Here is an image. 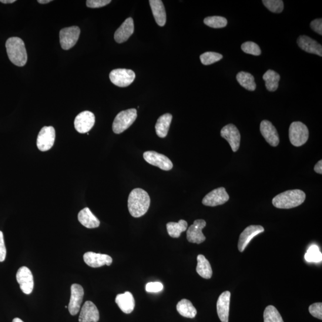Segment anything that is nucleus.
<instances>
[{
	"mask_svg": "<svg viewBox=\"0 0 322 322\" xmlns=\"http://www.w3.org/2000/svg\"><path fill=\"white\" fill-rule=\"evenodd\" d=\"M150 204L149 194L140 188L133 189L130 193L128 208L132 216L139 218L144 216L148 211Z\"/></svg>",
	"mask_w": 322,
	"mask_h": 322,
	"instance_id": "obj_1",
	"label": "nucleus"
},
{
	"mask_svg": "<svg viewBox=\"0 0 322 322\" xmlns=\"http://www.w3.org/2000/svg\"><path fill=\"white\" fill-rule=\"evenodd\" d=\"M306 195L303 190L294 189L287 190L275 196L272 204L279 209H291L300 206L304 202Z\"/></svg>",
	"mask_w": 322,
	"mask_h": 322,
	"instance_id": "obj_2",
	"label": "nucleus"
},
{
	"mask_svg": "<svg viewBox=\"0 0 322 322\" xmlns=\"http://www.w3.org/2000/svg\"><path fill=\"white\" fill-rule=\"evenodd\" d=\"M7 53L10 60L13 64L22 67L25 66L28 60L25 43L21 38L11 37L6 43Z\"/></svg>",
	"mask_w": 322,
	"mask_h": 322,
	"instance_id": "obj_3",
	"label": "nucleus"
},
{
	"mask_svg": "<svg viewBox=\"0 0 322 322\" xmlns=\"http://www.w3.org/2000/svg\"><path fill=\"white\" fill-rule=\"evenodd\" d=\"M137 117V113L136 109H130L120 112L113 120V132L115 134L123 133L132 125Z\"/></svg>",
	"mask_w": 322,
	"mask_h": 322,
	"instance_id": "obj_4",
	"label": "nucleus"
},
{
	"mask_svg": "<svg viewBox=\"0 0 322 322\" xmlns=\"http://www.w3.org/2000/svg\"><path fill=\"white\" fill-rule=\"evenodd\" d=\"M289 137L292 145L296 147L301 146L307 142L309 131L303 123L294 122L290 127Z\"/></svg>",
	"mask_w": 322,
	"mask_h": 322,
	"instance_id": "obj_5",
	"label": "nucleus"
},
{
	"mask_svg": "<svg viewBox=\"0 0 322 322\" xmlns=\"http://www.w3.org/2000/svg\"><path fill=\"white\" fill-rule=\"evenodd\" d=\"M80 29L78 26H73L63 28L60 31V43L62 48L68 50L76 45L79 37Z\"/></svg>",
	"mask_w": 322,
	"mask_h": 322,
	"instance_id": "obj_6",
	"label": "nucleus"
},
{
	"mask_svg": "<svg viewBox=\"0 0 322 322\" xmlns=\"http://www.w3.org/2000/svg\"><path fill=\"white\" fill-rule=\"evenodd\" d=\"M136 78V74L132 70L116 69L112 70L109 78L114 85L119 87H126L132 84Z\"/></svg>",
	"mask_w": 322,
	"mask_h": 322,
	"instance_id": "obj_7",
	"label": "nucleus"
},
{
	"mask_svg": "<svg viewBox=\"0 0 322 322\" xmlns=\"http://www.w3.org/2000/svg\"><path fill=\"white\" fill-rule=\"evenodd\" d=\"M56 139V132L52 126L44 127L40 130L36 140L38 148L42 152H46L52 149Z\"/></svg>",
	"mask_w": 322,
	"mask_h": 322,
	"instance_id": "obj_8",
	"label": "nucleus"
},
{
	"mask_svg": "<svg viewBox=\"0 0 322 322\" xmlns=\"http://www.w3.org/2000/svg\"><path fill=\"white\" fill-rule=\"evenodd\" d=\"M143 157L147 163L161 170L170 171L173 169V163L169 157L155 151H147L143 153Z\"/></svg>",
	"mask_w": 322,
	"mask_h": 322,
	"instance_id": "obj_9",
	"label": "nucleus"
},
{
	"mask_svg": "<svg viewBox=\"0 0 322 322\" xmlns=\"http://www.w3.org/2000/svg\"><path fill=\"white\" fill-rule=\"evenodd\" d=\"M16 279L23 293L29 295L32 293L34 281L29 268L25 266L20 268L16 273Z\"/></svg>",
	"mask_w": 322,
	"mask_h": 322,
	"instance_id": "obj_10",
	"label": "nucleus"
},
{
	"mask_svg": "<svg viewBox=\"0 0 322 322\" xmlns=\"http://www.w3.org/2000/svg\"><path fill=\"white\" fill-rule=\"evenodd\" d=\"M229 199V196L224 187H219L211 191L204 197L203 204L209 207H216L225 204Z\"/></svg>",
	"mask_w": 322,
	"mask_h": 322,
	"instance_id": "obj_11",
	"label": "nucleus"
},
{
	"mask_svg": "<svg viewBox=\"0 0 322 322\" xmlns=\"http://www.w3.org/2000/svg\"><path fill=\"white\" fill-rule=\"evenodd\" d=\"M95 124V116L90 111L80 112L76 116L74 126L79 133H87L93 128Z\"/></svg>",
	"mask_w": 322,
	"mask_h": 322,
	"instance_id": "obj_12",
	"label": "nucleus"
},
{
	"mask_svg": "<svg viewBox=\"0 0 322 322\" xmlns=\"http://www.w3.org/2000/svg\"><path fill=\"white\" fill-rule=\"evenodd\" d=\"M221 136L229 143L233 152H236L239 148L240 134L237 127L232 124H228L221 130Z\"/></svg>",
	"mask_w": 322,
	"mask_h": 322,
	"instance_id": "obj_13",
	"label": "nucleus"
},
{
	"mask_svg": "<svg viewBox=\"0 0 322 322\" xmlns=\"http://www.w3.org/2000/svg\"><path fill=\"white\" fill-rule=\"evenodd\" d=\"M207 225L206 221L199 219L194 221L187 231V239L190 243L200 244L206 240L203 229Z\"/></svg>",
	"mask_w": 322,
	"mask_h": 322,
	"instance_id": "obj_14",
	"label": "nucleus"
},
{
	"mask_svg": "<svg viewBox=\"0 0 322 322\" xmlns=\"http://www.w3.org/2000/svg\"><path fill=\"white\" fill-rule=\"evenodd\" d=\"M70 291H71V295H70L68 305V310L70 314L75 316L80 310L85 291L82 286L76 284L72 285Z\"/></svg>",
	"mask_w": 322,
	"mask_h": 322,
	"instance_id": "obj_15",
	"label": "nucleus"
},
{
	"mask_svg": "<svg viewBox=\"0 0 322 322\" xmlns=\"http://www.w3.org/2000/svg\"><path fill=\"white\" fill-rule=\"evenodd\" d=\"M264 231V227L260 225H251L247 227L240 234L238 241V250L240 253L244 252L250 241L255 236Z\"/></svg>",
	"mask_w": 322,
	"mask_h": 322,
	"instance_id": "obj_16",
	"label": "nucleus"
},
{
	"mask_svg": "<svg viewBox=\"0 0 322 322\" xmlns=\"http://www.w3.org/2000/svg\"><path fill=\"white\" fill-rule=\"evenodd\" d=\"M84 260L89 266L98 268L106 265L110 266L112 263L111 257L106 254H97L93 252H87L84 255Z\"/></svg>",
	"mask_w": 322,
	"mask_h": 322,
	"instance_id": "obj_17",
	"label": "nucleus"
},
{
	"mask_svg": "<svg viewBox=\"0 0 322 322\" xmlns=\"http://www.w3.org/2000/svg\"><path fill=\"white\" fill-rule=\"evenodd\" d=\"M260 132L266 142L271 146L276 147L279 145V134L272 123L267 120H263L260 124Z\"/></svg>",
	"mask_w": 322,
	"mask_h": 322,
	"instance_id": "obj_18",
	"label": "nucleus"
},
{
	"mask_svg": "<svg viewBox=\"0 0 322 322\" xmlns=\"http://www.w3.org/2000/svg\"><path fill=\"white\" fill-rule=\"evenodd\" d=\"M230 296V292L225 291L220 295L218 299L217 311L221 322H229Z\"/></svg>",
	"mask_w": 322,
	"mask_h": 322,
	"instance_id": "obj_19",
	"label": "nucleus"
},
{
	"mask_svg": "<svg viewBox=\"0 0 322 322\" xmlns=\"http://www.w3.org/2000/svg\"><path fill=\"white\" fill-rule=\"evenodd\" d=\"M99 318V311L96 305L92 301H86L80 310L79 322H97Z\"/></svg>",
	"mask_w": 322,
	"mask_h": 322,
	"instance_id": "obj_20",
	"label": "nucleus"
},
{
	"mask_svg": "<svg viewBox=\"0 0 322 322\" xmlns=\"http://www.w3.org/2000/svg\"><path fill=\"white\" fill-rule=\"evenodd\" d=\"M297 44L300 48L307 53L322 56V47L314 39L306 35H301L297 39Z\"/></svg>",
	"mask_w": 322,
	"mask_h": 322,
	"instance_id": "obj_21",
	"label": "nucleus"
},
{
	"mask_svg": "<svg viewBox=\"0 0 322 322\" xmlns=\"http://www.w3.org/2000/svg\"><path fill=\"white\" fill-rule=\"evenodd\" d=\"M134 30V21L132 18L127 19L119 28L116 30L114 38L116 43H123L128 40Z\"/></svg>",
	"mask_w": 322,
	"mask_h": 322,
	"instance_id": "obj_22",
	"label": "nucleus"
},
{
	"mask_svg": "<svg viewBox=\"0 0 322 322\" xmlns=\"http://www.w3.org/2000/svg\"><path fill=\"white\" fill-rule=\"evenodd\" d=\"M115 303L124 313L130 314L135 307V300L130 292L116 295Z\"/></svg>",
	"mask_w": 322,
	"mask_h": 322,
	"instance_id": "obj_23",
	"label": "nucleus"
},
{
	"mask_svg": "<svg viewBox=\"0 0 322 322\" xmlns=\"http://www.w3.org/2000/svg\"><path fill=\"white\" fill-rule=\"evenodd\" d=\"M149 4L157 24L160 26L165 25L167 15L163 2L160 0H150Z\"/></svg>",
	"mask_w": 322,
	"mask_h": 322,
	"instance_id": "obj_24",
	"label": "nucleus"
},
{
	"mask_svg": "<svg viewBox=\"0 0 322 322\" xmlns=\"http://www.w3.org/2000/svg\"><path fill=\"white\" fill-rule=\"evenodd\" d=\"M78 219L83 226L88 229H95L100 226V221L89 208H85L79 211Z\"/></svg>",
	"mask_w": 322,
	"mask_h": 322,
	"instance_id": "obj_25",
	"label": "nucleus"
},
{
	"mask_svg": "<svg viewBox=\"0 0 322 322\" xmlns=\"http://www.w3.org/2000/svg\"><path fill=\"white\" fill-rule=\"evenodd\" d=\"M172 119L173 116L170 113H166L159 117L155 125L156 133L157 136L160 137V138H165L167 136L168 133H169Z\"/></svg>",
	"mask_w": 322,
	"mask_h": 322,
	"instance_id": "obj_26",
	"label": "nucleus"
},
{
	"mask_svg": "<svg viewBox=\"0 0 322 322\" xmlns=\"http://www.w3.org/2000/svg\"><path fill=\"white\" fill-rule=\"evenodd\" d=\"M197 273L204 279H211L213 276V270L209 261L203 255H199L197 257Z\"/></svg>",
	"mask_w": 322,
	"mask_h": 322,
	"instance_id": "obj_27",
	"label": "nucleus"
},
{
	"mask_svg": "<svg viewBox=\"0 0 322 322\" xmlns=\"http://www.w3.org/2000/svg\"><path fill=\"white\" fill-rule=\"evenodd\" d=\"M177 310L184 317L193 318L195 317L197 310L189 300L183 299L177 304Z\"/></svg>",
	"mask_w": 322,
	"mask_h": 322,
	"instance_id": "obj_28",
	"label": "nucleus"
},
{
	"mask_svg": "<svg viewBox=\"0 0 322 322\" xmlns=\"http://www.w3.org/2000/svg\"><path fill=\"white\" fill-rule=\"evenodd\" d=\"M263 78L265 83H266L265 85H266L268 91L275 92L277 90L280 79V76L279 73L274 71L273 70H268L264 73Z\"/></svg>",
	"mask_w": 322,
	"mask_h": 322,
	"instance_id": "obj_29",
	"label": "nucleus"
},
{
	"mask_svg": "<svg viewBox=\"0 0 322 322\" xmlns=\"http://www.w3.org/2000/svg\"><path fill=\"white\" fill-rule=\"evenodd\" d=\"M236 79L239 85L248 91L253 92L256 89L254 77L251 73L242 71L237 73Z\"/></svg>",
	"mask_w": 322,
	"mask_h": 322,
	"instance_id": "obj_30",
	"label": "nucleus"
},
{
	"mask_svg": "<svg viewBox=\"0 0 322 322\" xmlns=\"http://www.w3.org/2000/svg\"><path fill=\"white\" fill-rule=\"evenodd\" d=\"M187 229V223L184 220H180L178 223L170 222L167 224L168 233L173 238L179 237L181 234Z\"/></svg>",
	"mask_w": 322,
	"mask_h": 322,
	"instance_id": "obj_31",
	"label": "nucleus"
},
{
	"mask_svg": "<svg viewBox=\"0 0 322 322\" xmlns=\"http://www.w3.org/2000/svg\"><path fill=\"white\" fill-rule=\"evenodd\" d=\"M264 322H284L279 311L273 306H268L264 311Z\"/></svg>",
	"mask_w": 322,
	"mask_h": 322,
	"instance_id": "obj_32",
	"label": "nucleus"
},
{
	"mask_svg": "<svg viewBox=\"0 0 322 322\" xmlns=\"http://www.w3.org/2000/svg\"><path fill=\"white\" fill-rule=\"evenodd\" d=\"M305 260L308 263H320L322 260V255L319 248L316 245H313L308 248L307 253L305 254Z\"/></svg>",
	"mask_w": 322,
	"mask_h": 322,
	"instance_id": "obj_33",
	"label": "nucleus"
},
{
	"mask_svg": "<svg viewBox=\"0 0 322 322\" xmlns=\"http://www.w3.org/2000/svg\"><path fill=\"white\" fill-rule=\"evenodd\" d=\"M205 24L213 28H223L227 25L225 18L221 16H210L204 19Z\"/></svg>",
	"mask_w": 322,
	"mask_h": 322,
	"instance_id": "obj_34",
	"label": "nucleus"
},
{
	"mask_svg": "<svg viewBox=\"0 0 322 322\" xmlns=\"http://www.w3.org/2000/svg\"><path fill=\"white\" fill-rule=\"evenodd\" d=\"M223 56L220 53L216 52H208L202 54L200 56L201 62L204 65H210L213 63L220 61Z\"/></svg>",
	"mask_w": 322,
	"mask_h": 322,
	"instance_id": "obj_35",
	"label": "nucleus"
},
{
	"mask_svg": "<svg viewBox=\"0 0 322 322\" xmlns=\"http://www.w3.org/2000/svg\"><path fill=\"white\" fill-rule=\"evenodd\" d=\"M263 5L271 12L280 13L283 11L284 5L281 0H263Z\"/></svg>",
	"mask_w": 322,
	"mask_h": 322,
	"instance_id": "obj_36",
	"label": "nucleus"
},
{
	"mask_svg": "<svg viewBox=\"0 0 322 322\" xmlns=\"http://www.w3.org/2000/svg\"><path fill=\"white\" fill-rule=\"evenodd\" d=\"M243 51L246 53L250 54L254 56H260L261 54V50L259 46L256 43L251 42L244 43L241 46Z\"/></svg>",
	"mask_w": 322,
	"mask_h": 322,
	"instance_id": "obj_37",
	"label": "nucleus"
},
{
	"mask_svg": "<svg viewBox=\"0 0 322 322\" xmlns=\"http://www.w3.org/2000/svg\"><path fill=\"white\" fill-rule=\"evenodd\" d=\"M310 313L314 317L322 319V303H316L311 304L308 308Z\"/></svg>",
	"mask_w": 322,
	"mask_h": 322,
	"instance_id": "obj_38",
	"label": "nucleus"
},
{
	"mask_svg": "<svg viewBox=\"0 0 322 322\" xmlns=\"http://www.w3.org/2000/svg\"><path fill=\"white\" fill-rule=\"evenodd\" d=\"M110 0H87L86 5L88 8L96 9L102 8L110 4Z\"/></svg>",
	"mask_w": 322,
	"mask_h": 322,
	"instance_id": "obj_39",
	"label": "nucleus"
},
{
	"mask_svg": "<svg viewBox=\"0 0 322 322\" xmlns=\"http://www.w3.org/2000/svg\"><path fill=\"white\" fill-rule=\"evenodd\" d=\"M163 290V285L159 281L155 283H149L147 284L146 286V290L147 293H159Z\"/></svg>",
	"mask_w": 322,
	"mask_h": 322,
	"instance_id": "obj_40",
	"label": "nucleus"
},
{
	"mask_svg": "<svg viewBox=\"0 0 322 322\" xmlns=\"http://www.w3.org/2000/svg\"><path fill=\"white\" fill-rule=\"evenodd\" d=\"M6 257V248L5 246L4 236L2 231H0V262H3Z\"/></svg>",
	"mask_w": 322,
	"mask_h": 322,
	"instance_id": "obj_41",
	"label": "nucleus"
},
{
	"mask_svg": "<svg viewBox=\"0 0 322 322\" xmlns=\"http://www.w3.org/2000/svg\"><path fill=\"white\" fill-rule=\"evenodd\" d=\"M310 27L314 32L320 35H322V19H317L314 20L310 23Z\"/></svg>",
	"mask_w": 322,
	"mask_h": 322,
	"instance_id": "obj_42",
	"label": "nucleus"
},
{
	"mask_svg": "<svg viewBox=\"0 0 322 322\" xmlns=\"http://www.w3.org/2000/svg\"><path fill=\"white\" fill-rule=\"evenodd\" d=\"M314 170L318 174H322V160H320L314 166Z\"/></svg>",
	"mask_w": 322,
	"mask_h": 322,
	"instance_id": "obj_43",
	"label": "nucleus"
},
{
	"mask_svg": "<svg viewBox=\"0 0 322 322\" xmlns=\"http://www.w3.org/2000/svg\"><path fill=\"white\" fill-rule=\"evenodd\" d=\"M0 2L3 3V4H12L16 1L15 0H0Z\"/></svg>",
	"mask_w": 322,
	"mask_h": 322,
	"instance_id": "obj_44",
	"label": "nucleus"
},
{
	"mask_svg": "<svg viewBox=\"0 0 322 322\" xmlns=\"http://www.w3.org/2000/svg\"><path fill=\"white\" fill-rule=\"evenodd\" d=\"M39 4H42V5H45V4H48V3H49L50 2H52V0H38V1H37Z\"/></svg>",
	"mask_w": 322,
	"mask_h": 322,
	"instance_id": "obj_45",
	"label": "nucleus"
},
{
	"mask_svg": "<svg viewBox=\"0 0 322 322\" xmlns=\"http://www.w3.org/2000/svg\"><path fill=\"white\" fill-rule=\"evenodd\" d=\"M12 322H24L19 318H15L13 320Z\"/></svg>",
	"mask_w": 322,
	"mask_h": 322,
	"instance_id": "obj_46",
	"label": "nucleus"
}]
</instances>
